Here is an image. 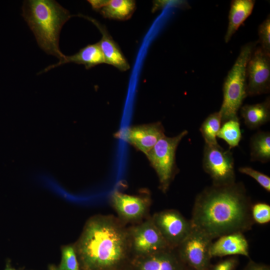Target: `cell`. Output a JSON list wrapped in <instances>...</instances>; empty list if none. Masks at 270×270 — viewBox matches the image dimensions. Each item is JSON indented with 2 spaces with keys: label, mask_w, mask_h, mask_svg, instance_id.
I'll return each instance as SVG.
<instances>
[{
  "label": "cell",
  "mask_w": 270,
  "mask_h": 270,
  "mask_svg": "<svg viewBox=\"0 0 270 270\" xmlns=\"http://www.w3.org/2000/svg\"><path fill=\"white\" fill-rule=\"evenodd\" d=\"M252 206L242 184L212 185L197 195L190 220L194 228L212 240L250 230L254 223Z\"/></svg>",
  "instance_id": "obj_1"
},
{
  "label": "cell",
  "mask_w": 270,
  "mask_h": 270,
  "mask_svg": "<svg viewBox=\"0 0 270 270\" xmlns=\"http://www.w3.org/2000/svg\"><path fill=\"white\" fill-rule=\"evenodd\" d=\"M82 270H114L130 249L128 231L114 218L89 219L74 245Z\"/></svg>",
  "instance_id": "obj_2"
},
{
  "label": "cell",
  "mask_w": 270,
  "mask_h": 270,
  "mask_svg": "<svg viewBox=\"0 0 270 270\" xmlns=\"http://www.w3.org/2000/svg\"><path fill=\"white\" fill-rule=\"evenodd\" d=\"M22 14L39 46L47 54L61 60L64 54L59 48L60 32L74 16L54 0H26Z\"/></svg>",
  "instance_id": "obj_3"
},
{
  "label": "cell",
  "mask_w": 270,
  "mask_h": 270,
  "mask_svg": "<svg viewBox=\"0 0 270 270\" xmlns=\"http://www.w3.org/2000/svg\"><path fill=\"white\" fill-rule=\"evenodd\" d=\"M258 42H249L240 48L234 63L223 84V100L219 110L222 124L230 120L239 119L238 112L248 96L246 66Z\"/></svg>",
  "instance_id": "obj_4"
},
{
  "label": "cell",
  "mask_w": 270,
  "mask_h": 270,
  "mask_svg": "<svg viewBox=\"0 0 270 270\" xmlns=\"http://www.w3.org/2000/svg\"><path fill=\"white\" fill-rule=\"evenodd\" d=\"M188 134V130H184L175 136H164L146 154L156 173L160 188L164 192H167L178 171L176 162V150L182 139Z\"/></svg>",
  "instance_id": "obj_5"
},
{
  "label": "cell",
  "mask_w": 270,
  "mask_h": 270,
  "mask_svg": "<svg viewBox=\"0 0 270 270\" xmlns=\"http://www.w3.org/2000/svg\"><path fill=\"white\" fill-rule=\"evenodd\" d=\"M204 170L210 176L212 185L226 186L236 182L234 158L230 149L225 150L218 144H204Z\"/></svg>",
  "instance_id": "obj_6"
},
{
  "label": "cell",
  "mask_w": 270,
  "mask_h": 270,
  "mask_svg": "<svg viewBox=\"0 0 270 270\" xmlns=\"http://www.w3.org/2000/svg\"><path fill=\"white\" fill-rule=\"evenodd\" d=\"M212 240L194 228L186 238L178 246V254L184 264L193 270H209L210 248Z\"/></svg>",
  "instance_id": "obj_7"
},
{
  "label": "cell",
  "mask_w": 270,
  "mask_h": 270,
  "mask_svg": "<svg viewBox=\"0 0 270 270\" xmlns=\"http://www.w3.org/2000/svg\"><path fill=\"white\" fill-rule=\"evenodd\" d=\"M152 219L170 248L176 249L192 229L190 220L174 210L156 213Z\"/></svg>",
  "instance_id": "obj_8"
},
{
  "label": "cell",
  "mask_w": 270,
  "mask_h": 270,
  "mask_svg": "<svg viewBox=\"0 0 270 270\" xmlns=\"http://www.w3.org/2000/svg\"><path fill=\"white\" fill-rule=\"evenodd\" d=\"M128 233L130 249L138 256L170 248L152 218L132 227Z\"/></svg>",
  "instance_id": "obj_9"
},
{
  "label": "cell",
  "mask_w": 270,
  "mask_h": 270,
  "mask_svg": "<svg viewBox=\"0 0 270 270\" xmlns=\"http://www.w3.org/2000/svg\"><path fill=\"white\" fill-rule=\"evenodd\" d=\"M248 96L268 94L270 90V54L260 46L254 50L246 66Z\"/></svg>",
  "instance_id": "obj_10"
},
{
  "label": "cell",
  "mask_w": 270,
  "mask_h": 270,
  "mask_svg": "<svg viewBox=\"0 0 270 270\" xmlns=\"http://www.w3.org/2000/svg\"><path fill=\"white\" fill-rule=\"evenodd\" d=\"M164 136L162 124L160 122H156L129 128L124 134V139L146 155Z\"/></svg>",
  "instance_id": "obj_11"
},
{
  "label": "cell",
  "mask_w": 270,
  "mask_h": 270,
  "mask_svg": "<svg viewBox=\"0 0 270 270\" xmlns=\"http://www.w3.org/2000/svg\"><path fill=\"white\" fill-rule=\"evenodd\" d=\"M110 200L118 216L124 220L128 222L136 220L143 217L150 204L148 198L118 191L112 194Z\"/></svg>",
  "instance_id": "obj_12"
},
{
  "label": "cell",
  "mask_w": 270,
  "mask_h": 270,
  "mask_svg": "<svg viewBox=\"0 0 270 270\" xmlns=\"http://www.w3.org/2000/svg\"><path fill=\"white\" fill-rule=\"evenodd\" d=\"M78 16L91 22L102 34V38L98 44L104 58L105 63L110 64L121 71L128 70L130 68V64L118 46L108 32L106 28L91 17L82 14Z\"/></svg>",
  "instance_id": "obj_13"
},
{
  "label": "cell",
  "mask_w": 270,
  "mask_h": 270,
  "mask_svg": "<svg viewBox=\"0 0 270 270\" xmlns=\"http://www.w3.org/2000/svg\"><path fill=\"white\" fill-rule=\"evenodd\" d=\"M174 250L169 248L138 256L136 262L137 270H184V264Z\"/></svg>",
  "instance_id": "obj_14"
},
{
  "label": "cell",
  "mask_w": 270,
  "mask_h": 270,
  "mask_svg": "<svg viewBox=\"0 0 270 270\" xmlns=\"http://www.w3.org/2000/svg\"><path fill=\"white\" fill-rule=\"evenodd\" d=\"M210 254L213 257L242 255L249 256L248 243L242 232H234L218 238L212 242Z\"/></svg>",
  "instance_id": "obj_15"
},
{
  "label": "cell",
  "mask_w": 270,
  "mask_h": 270,
  "mask_svg": "<svg viewBox=\"0 0 270 270\" xmlns=\"http://www.w3.org/2000/svg\"><path fill=\"white\" fill-rule=\"evenodd\" d=\"M92 8L104 18L126 20L131 18L136 9L132 0H90Z\"/></svg>",
  "instance_id": "obj_16"
},
{
  "label": "cell",
  "mask_w": 270,
  "mask_h": 270,
  "mask_svg": "<svg viewBox=\"0 0 270 270\" xmlns=\"http://www.w3.org/2000/svg\"><path fill=\"white\" fill-rule=\"evenodd\" d=\"M68 63L83 64L86 68L88 70L98 64L105 63V61L97 42L85 46L73 55H64V57L58 62L48 66L39 74L46 72L54 68Z\"/></svg>",
  "instance_id": "obj_17"
},
{
  "label": "cell",
  "mask_w": 270,
  "mask_h": 270,
  "mask_svg": "<svg viewBox=\"0 0 270 270\" xmlns=\"http://www.w3.org/2000/svg\"><path fill=\"white\" fill-rule=\"evenodd\" d=\"M256 1L254 0H233L231 2L228 14V22L224 38L228 43L240 26L252 12Z\"/></svg>",
  "instance_id": "obj_18"
},
{
  "label": "cell",
  "mask_w": 270,
  "mask_h": 270,
  "mask_svg": "<svg viewBox=\"0 0 270 270\" xmlns=\"http://www.w3.org/2000/svg\"><path fill=\"white\" fill-rule=\"evenodd\" d=\"M240 110L246 126L251 130L258 128L270 120V96L262 102L242 106Z\"/></svg>",
  "instance_id": "obj_19"
},
{
  "label": "cell",
  "mask_w": 270,
  "mask_h": 270,
  "mask_svg": "<svg viewBox=\"0 0 270 270\" xmlns=\"http://www.w3.org/2000/svg\"><path fill=\"white\" fill-rule=\"evenodd\" d=\"M250 160L266 163L270 160V133L258 131L250 140Z\"/></svg>",
  "instance_id": "obj_20"
},
{
  "label": "cell",
  "mask_w": 270,
  "mask_h": 270,
  "mask_svg": "<svg viewBox=\"0 0 270 270\" xmlns=\"http://www.w3.org/2000/svg\"><path fill=\"white\" fill-rule=\"evenodd\" d=\"M221 124L222 118L219 111L210 114L206 118L200 128L206 144L214 145L218 144L217 136Z\"/></svg>",
  "instance_id": "obj_21"
},
{
  "label": "cell",
  "mask_w": 270,
  "mask_h": 270,
  "mask_svg": "<svg viewBox=\"0 0 270 270\" xmlns=\"http://www.w3.org/2000/svg\"><path fill=\"white\" fill-rule=\"evenodd\" d=\"M239 119L228 120L222 124L217 137L224 140L230 149L238 146L242 138Z\"/></svg>",
  "instance_id": "obj_22"
},
{
  "label": "cell",
  "mask_w": 270,
  "mask_h": 270,
  "mask_svg": "<svg viewBox=\"0 0 270 270\" xmlns=\"http://www.w3.org/2000/svg\"><path fill=\"white\" fill-rule=\"evenodd\" d=\"M60 270H80V266L74 245H66L62 248V258L58 267Z\"/></svg>",
  "instance_id": "obj_23"
},
{
  "label": "cell",
  "mask_w": 270,
  "mask_h": 270,
  "mask_svg": "<svg viewBox=\"0 0 270 270\" xmlns=\"http://www.w3.org/2000/svg\"><path fill=\"white\" fill-rule=\"evenodd\" d=\"M251 215L254 222L260 224H268L270 221V206L261 202L252 204Z\"/></svg>",
  "instance_id": "obj_24"
},
{
  "label": "cell",
  "mask_w": 270,
  "mask_h": 270,
  "mask_svg": "<svg viewBox=\"0 0 270 270\" xmlns=\"http://www.w3.org/2000/svg\"><path fill=\"white\" fill-rule=\"evenodd\" d=\"M258 40L260 47L267 54H270V14L260 24L258 28Z\"/></svg>",
  "instance_id": "obj_25"
},
{
  "label": "cell",
  "mask_w": 270,
  "mask_h": 270,
  "mask_svg": "<svg viewBox=\"0 0 270 270\" xmlns=\"http://www.w3.org/2000/svg\"><path fill=\"white\" fill-rule=\"evenodd\" d=\"M238 171L253 178L266 190L270 192V178L268 176L248 166L240 167Z\"/></svg>",
  "instance_id": "obj_26"
},
{
  "label": "cell",
  "mask_w": 270,
  "mask_h": 270,
  "mask_svg": "<svg viewBox=\"0 0 270 270\" xmlns=\"http://www.w3.org/2000/svg\"><path fill=\"white\" fill-rule=\"evenodd\" d=\"M236 264V259L230 258L218 263L209 270H234Z\"/></svg>",
  "instance_id": "obj_27"
},
{
  "label": "cell",
  "mask_w": 270,
  "mask_h": 270,
  "mask_svg": "<svg viewBox=\"0 0 270 270\" xmlns=\"http://www.w3.org/2000/svg\"><path fill=\"white\" fill-rule=\"evenodd\" d=\"M244 270H270L269 268L263 265L250 262Z\"/></svg>",
  "instance_id": "obj_28"
},
{
  "label": "cell",
  "mask_w": 270,
  "mask_h": 270,
  "mask_svg": "<svg viewBox=\"0 0 270 270\" xmlns=\"http://www.w3.org/2000/svg\"><path fill=\"white\" fill-rule=\"evenodd\" d=\"M4 270H16L15 268H12L10 263H7L6 268Z\"/></svg>",
  "instance_id": "obj_29"
},
{
  "label": "cell",
  "mask_w": 270,
  "mask_h": 270,
  "mask_svg": "<svg viewBox=\"0 0 270 270\" xmlns=\"http://www.w3.org/2000/svg\"><path fill=\"white\" fill-rule=\"evenodd\" d=\"M48 270H60L58 267L54 265H50L49 266Z\"/></svg>",
  "instance_id": "obj_30"
}]
</instances>
